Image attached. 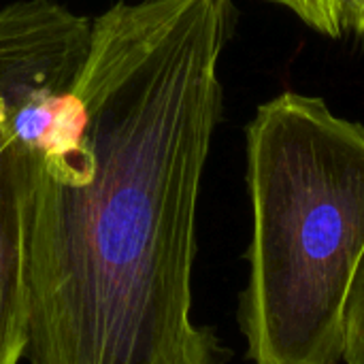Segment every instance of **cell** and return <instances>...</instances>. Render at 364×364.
<instances>
[{
    "mask_svg": "<svg viewBox=\"0 0 364 364\" xmlns=\"http://www.w3.org/2000/svg\"><path fill=\"white\" fill-rule=\"evenodd\" d=\"M30 288L23 224V160L0 149V364H19L28 350Z\"/></svg>",
    "mask_w": 364,
    "mask_h": 364,
    "instance_id": "obj_4",
    "label": "cell"
},
{
    "mask_svg": "<svg viewBox=\"0 0 364 364\" xmlns=\"http://www.w3.org/2000/svg\"><path fill=\"white\" fill-rule=\"evenodd\" d=\"M235 26L232 0H119L92 19L79 124L17 149L28 364H226L192 318V273Z\"/></svg>",
    "mask_w": 364,
    "mask_h": 364,
    "instance_id": "obj_1",
    "label": "cell"
},
{
    "mask_svg": "<svg viewBox=\"0 0 364 364\" xmlns=\"http://www.w3.org/2000/svg\"><path fill=\"white\" fill-rule=\"evenodd\" d=\"M6 145V130H4V122H2V113H0V149Z\"/></svg>",
    "mask_w": 364,
    "mask_h": 364,
    "instance_id": "obj_8",
    "label": "cell"
},
{
    "mask_svg": "<svg viewBox=\"0 0 364 364\" xmlns=\"http://www.w3.org/2000/svg\"><path fill=\"white\" fill-rule=\"evenodd\" d=\"M90 45L92 17L55 0L0 9V113L9 145L36 156L79 119Z\"/></svg>",
    "mask_w": 364,
    "mask_h": 364,
    "instance_id": "obj_3",
    "label": "cell"
},
{
    "mask_svg": "<svg viewBox=\"0 0 364 364\" xmlns=\"http://www.w3.org/2000/svg\"><path fill=\"white\" fill-rule=\"evenodd\" d=\"M343 364H364V258L358 267L348 303Z\"/></svg>",
    "mask_w": 364,
    "mask_h": 364,
    "instance_id": "obj_6",
    "label": "cell"
},
{
    "mask_svg": "<svg viewBox=\"0 0 364 364\" xmlns=\"http://www.w3.org/2000/svg\"><path fill=\"white\" fill-rule=\"evenodd\" d=\"M364 0H279L318 34L339 38L354 28Z\"/></svg>",
    "mask_w": 364,
    "mask_h": 364,
    "instance_id": "obj_5",
    "label": "cell"
},
{
    "mask_svg": "<svg viewBox=\"0 0 364 364\" xmlns=\"http://www.w3.org/2000/svg\"><path fill=\"white\" fill-rule=\"evenodd\" d=\"M250 275L239 322L250 364H343L364 258V124L282 92L245 128Z\"/></svg>",
    "mask_w": 364,
    "mask_h": 364,
    "instance_id": "obj_2",
    "label": "cell"
},
{
    "mask_svg": "<svg viewBox=\"0 0 364 364\" xmlns=\"http://www.w3.org/2000/svg\"><path fill=\"white\" fill-rule=\"evenodd\" d=\"M267 2H273V4H279V0H267Z\"/></svg>",
    "mask_w": 364,
    "mask_h": 364,
    "instance_id": "obj_9",
    "label": "cell"
},
{
    "mask_svg": "<svg viewBox=\"0 0 364 364\" xmlns=\"http://www.w3.org/2000/svg\"><path fill=\"white\" fill-rule=\"evenodd\" d=\"M352 32H354V34H358L360 38H364V2H363V9H360V13H358V19H356L354 28H352Z\"/></svg>",
    "mask_w": 364,
    "mask_h": 364,
    "instance_id": "obj_7",
    "label": "cell"
}]
</instances>
